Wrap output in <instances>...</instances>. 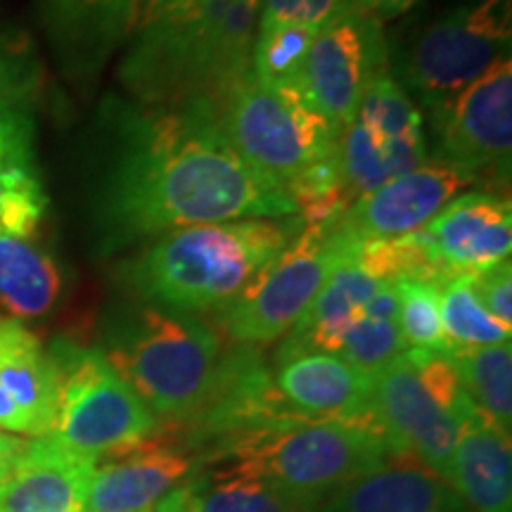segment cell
<instances>
[{"mask_svg": "<svg viewBox=\"0 0 512 512\" xmlns=\"http://www.w3.org/2000/svg\"><path fill=\"white\" fill-rule=\"evenodd\" d=\"M112 126L114 152L95 195L105 252L204 223L299 216L290 192L242 162L207 100L119 105Z\"/></svg>", "mask_w": 512, "mask_h": 512, "instance_id": "obj_1", "label": "cell"}, {"mask_svg": "<svg viewBox=\"0 0 512 512\" xmlns=\"http://www.w3.org/2000/svg\"><path fill=\"white\" fill-rule=\"evenodd\" d=\"M304 226L302 216H287L169 230L121 261L117 278L143 304L223 313Z\"/></svg>", "mask_w": 512, "mask_h": 512, "instance_id": "obj_2", "label": "cell"}, {"mask_svg": "<svg viewBox=\"0 0 512 512\" xmlns=\"http://www.w3.org/2000/svg\"><path fill=\"white\" fill-rule=\"evenodd\" d=\"M259 3L195 0L190 8L136 29L121 81L143 107L211 105L252 67Z\"/></svg>", "mask_w": 512, "mask_h": 512, "instance_id": "obj_3", "label": "cell"}, {"mask_svg": "<svg viewBox=\"0 0 512 512\" xmlns=\"http://www.w3.org/2000/svg\"><path fill=\"white\" fill-rule=\"evenodd\" d=\"M102 354L157 420L183 425L207 399L221 337L207 320L133 304L107 320Z\"/></svg>", "mask_w": 512, "mask_h": 512, "instance_id": "obj_4", "label": "cell"}, {"mask_svg": "<svg viewBox=\"0 0 512 512\" xmlns=\"http://www.w3.org/2000/svg\"><path fill=\"white\" fill-rule=\"evenodd\" d=\"M223 136L249 169L292 195L339 164V136L294 88H273L249 72L214 105Z\"/></svg>", "mask_w": 512, "mask_h": 512, "instance_id": "obj_5", "label": "cell"}, {"mask_svg": "<svg viewBox=\"0 0 512 512\" xmlns=\"http://www.w3.org/2000/svg\"><path fill=\"white\" fill-rule=\"evenodd\" d=\"M211 463L238 465L323 508L339 491L394 460L384 439L370 427L304 420L235 441Z\"/></svg>", "mask_w": 512, "mask_h": 512, "instance_id": "obj_6", "label": "cell"}, {"mask_svg": "<svg viewBox=\"0 0 512 512\" xmlns=\"http://www.w3.org/2000/svg\"><path fill=\"white\" fill-rule=\"evenodd\" d=\"M48 354L57 373V418L50 437L95 460L155 437L159 420L100 347L60 337Z\"/></svg>", "mask_w": 512, "mask_h": 512, "instance_id": "obj_7", "label": "cell"}, {"mask_svg": "<svg viewBox=\"0 0 512 512\" xmlns=\"http://www.w3.org/2000/svg\"><path fill=\"white\" fill-rule=\"evenodd\" d=\"M337 219L306 223L302 233L252 280V285L221 313L235 344H268L285 337L316 299L337 266L358 252Z\"/></svg>", "mask_w": 512, "mask_h": 512, "instance_id": "obj_8", "label": "cell"}, {"mask_svg": "<svg viewBox=\"0 0 512 512\" xmlns=\"http://www.w3.org/2000/svg\"><path fill=\"white\" fill-rule=\"evenodd\" d=\"M510 38L512 0H467L396 53L392 76L403 91L434 107L510 57Z\"/></svg>", "mask_w": 512, "mask_h": 512, "instance_id": "obj_9", "label": "cell"}, {"mask_svg": "<svg viewBox=\"0 0 512 512\" xmlns=\"http://www.w3.org/2000/svg\"><path fill=\"white\" fill-rule=\"evenodd\" d=\"M337 152L349 204L427 162L422 112L392 74L370 81Z\"/></svg>", "mask_w": 512, "mask_h": 512, "instance_id": "obj_10", "label": "cell"}, {"mask_svg": "<svg viewBox=\"0 0 512 512\" xmlns=\"http://www.w3.org/2000/svg\"><path fill=\"white\" fill-rule=\"evenodd\" d=\"M387 67L382 22L349 0L316 31L294 91L342 136L370 81L389 72Z\"/></svg>", "mask_w": 512, "mask_h": 512, "instance_id": "obj_11", "label": "cell"}, {"mask_svg": "<svg viewBox=\"0 0 512 512\" xmlns=\"http://www.w3.org/2000/svg\"><path fill=\"white\" fill-rule=\"evenodd\" d=\"M434 162L470 178H508L512 155V62L489 72L430 107Z\"/></svg>", "mask_w": 512, "mask_h": 512, "instance_id": "obj_12", "label": "cell"}, {"mask_svg": "<svg viewBox=\"0 0 512 512\" xmlns=\"http://www.w3.org/2000/svg\"><path fill=\"white\" fill-rule=\"evenodd\" d=\"M304 420L278 392L259 351L238 344L221 354L207 399L183 422L185 446L195 460L200 453L211 460L235 441Z\"/></svg>", "mask_w": 512, "mask_h": 512, "instance_id": "obj_13", "label": "cell"}, {"mask_svg": "<svg viewBox=\"0 0 512 512\" xmlns=\"http://www.w3.org/2000/svg\"><path fill=\"white\" fill-rule=\"evenodd\" d=\"M373 408L394 463H413L448 482L458 422L441 411L406 354L373 375Z\"/></svg>", "mask_w": 512, "mask_h": 512, "instance_id": "obj_14", "label": "cell"}, {"mask_svg": "<svg viewBox=\"0 0 512 512\" xmlns=\"http://www.w3.org/2000/svg\"><path fill=\"white\" fill-rule=\"evenodd\" d=\"M472 181L444 164H422L358 197L339 216V228L356 242L399 240L425 228Z\"/></svg>", "mask_w": 512, "mask_h": 512, "instance_id": "obj_15", "label": "cell"}, {"mask_svg": "<svg viewBox=\"0 0 512 512\" xmlns=\"http://www.w3.org/2000/svg\"><path fill=\"white\" fill-rule=\"evenodd\" d=\"M415 238L444 273L475 275L510 259L512 209L510 202L494 192H465L453 197Z\"/></svg>", "mask_w": 512, "mask_h": 512, "instance_id": "obj_16", "label": "cell"}, {"mask_svg": "<svg viewBox=\"0 0 512 512\" xmlns=\"http://www.w3.org/2000/svg\"><path fill=\"white\" fill-rule=\"evenodd\" d=\"M273 382L304 418L351 422L380 434L373 408V377L342 356L330 351H278Z\"/></svg>", "mask_w": 512, "mask_h": 512, "instance_id": "obj_17", "label": "cell"}, {"mask_svg": "<svg viewBox=\"0 0 512 512\" xmlns=\"http://www.w3.org/2000/svg\"><path fill=\"white\" fill-rule=\"evenodd\" d=\"M195 470L197 460L188 448L155 434L98 460L86 512H152Z\"/></svg>", "mask_w": 512, "mask_h": 512, "instance_id": "obj_18", "label": "cell"}, {"mask_svg": "<svg viewBox=\"0 0 512 512\" xmlns=\"http://www.w3.org/2000/svg\"><path fill=\"white\" fill-rule=\"evenodd\" d=\"M57 418V373L27 325L0 316V432L48 437Z\"/></svg>", "mask_w": 512, "mask_h": 512, "instance_id": "obj_19", "label": "cell"}, {"mask_svg": "<svg viewBox=\"0 0 512 512\" xmlns=\"http://www.w3.org/2000/svg\"><path fill=\"white\" fill-rule=\"evenodd\" d=\"M98 460L55 437L24 439L5 482L0 512H86Z\"/></svg>", "mask_w": 512, "mask_h": 512, "instance_id": "obj_20", "label": "cell"}, {"mask_svg": "<svg viewBox=\"0 0 512 512\" xmlns=\"http://www.w3.org/2000/svg\"><path fill=\"white\" fill-rule=\"evenodd\" d=\"M448 484L477 512H512L510 432L482 411L460 422Z\"/></svg>", "mask_w": 512, "mask_h": 512, "instance_id": "obj_21", "label": "cell"}, {"mask_svg": "<svg viewBox=\"0 0 512 512\" xmlns=\"http://www.w3.org/2000/svg\"><path fill=\"white\" fill-rule=\"evenodd\" d=\"M392 280H384L356 259V254L337 266L316 299L287 332L278 351H330L335 354L339 339L370 299Z\"/></svg>", "mask_w": 512, "mask_h": 512, "instance_id": "obj_22", "label": "cell"}, {"mask_svg": "<svg viewBox=\"0 0 512 512\" xmlns=\"http://www.w3.org/2000/svg\"><path fill=\"white\" fill-rule=\"evenodd\" d=\"M318 512H470L444 479L413 463H392L358 479Z\"/></svg>", "mask_w": 512, "mask_h": 512, "instance_id": "obj_23", "label": "cell"}, {"mask_svg": "<svg viewBox=\"0 0 512 512\" xmlns=\"http://www.w3.org/2000/svg\"><path fill=\"white\" fill-rule=\"evenodd\" d=\"M57 261L31 238L0 230V309L8 318L36 320L55 311L62 297Z\"/></svg>", "mask_w": 512, "mask_h": 512, "instance_id": "obj_24", "label": "cell"}, {"mask_svg": "<svg viewBox=\"0 0 512 512\" xmlns=\"http://www.w3.org/2000/svg\"><path fill=\"white\" fill-rule=\"evenodd\" d=\"M138 0H46L57 43L81 62H100L133 29Z\"/></svg>", "mask_w": 512, "mask_h": 512, "instance_id": "obj_25", "label": "cell"}, {"mask_svg": "<svg viewBox=\"0 0 512 512\" xmlns=\"http://www.w3.org/2000/svg\"><path fill=\"white\" fill-rule=\"evenodd\" d=\"M195 512H318L302 498L271 479L228 463L226 467L195 470L185 482Z\"/></svg>", "mask_w": 512, "mask_h": 512, "instance_id": "obj_26", "label": "cell"}, {"mask_svg": "<svg viewBox=\"0 0 512 512\" xmlns=\"http://www.w3.org/2000/svg\"><path fill=\"white\" fill-rule=\"evenodd\" d=\"M344 361L373 377L384 366L406 354L399 330V299L394 283H387L363 306L335 351Z\"/></svg>", "mask_w": 512, "mask_h": 512, "instance_id": "obj_27", "label": "cell"}, {"mask_svg": "<svg viewBox=\"0 0 512 512\" xmlns=\"http://www.w3.org/2000/svg\"><path fill=\"white\" fill-rule=\"evenodd\" d=\"M467 396L491 422L510 432L512 422V347L448 349Z\"/></svg>", "mask_w": 512, "mask_h": 512, "instance_id": "obj_28", "label": "cell"}, {"mask_svg": "<svg viewBox=\"0 0 512 512\" xmlns=\"http://www.w3.org/2000/svg\"><path fill=\"white\" fill-rule=\"evenodd\" d=\"M441 328L451 349L494 347L510 342L508 328L494 320L472 290L470 275H456L439 285Z\"/></svg>", "mask_w": 512, "mask_h": 512, "instance_id": "obj_29", "label": "cell"}, {"mask_svg": "<svg viewBox=\"0 0 512 512\" xmlns=\"http://www.w3.org/2000/svg\"><path fill=\"white\" fill-rule=\"evenodd\" d=\"M316 31L299 24L256 29L252 46V74L273 88H294L309 55Z\"/></svg>", "mask_w": 512, "mask_h": 512, "instance_id": "obj_30", "label": "cell"}, {"mask_svg": "<svg viewBox=\"0 0 512 512\" xmlns=\"http://www.w3.org/2000/svg\"><path fill=\"white\" fill-rule=\"evenodd\" d=\"M46 211L48 195L34 159L0 164V230L17 238H34Z\"/></svg>", "mask_w": 512, "mask_h": 512, "instance_id": "obj_31", "label": "cell"}, {"mask_svg": "<svg viewBox=\"0 0 512 512\" xmlns=\"http://www.w3.org/2000/svg\"><path fill=\"white\" fill-rule=\"evenodd\" d=\"M399 299V330L408 349L448 351L439 313V285L427 280H394Z\"/></svg>", "mask_w": 512, "mask_h": 512, "instance_id": "obj_32", "label": "cell"}, {"mask_svg": "<svg viewBox=\"0 0 512 512\" xmlns=\"http://www.w3.org/2000/svg\"><path fill=\"white\" fill-rule=\"evenodd\" d=\"M470 285L484 309L494 316V320L503 328L512 330V266L510 259L501 264L484 268L475 275H470Z\"/></svg>", "mask_w": 512, "mask_h": 512, "instance_id": "obj_33", "label": "cell"}, {"mask_svg": "<svg viewBox=\"0 0 512 512\" xmlns=\"http://www.w3.org/2000/svg\"><path fill=\"white\" fill-rule=\"evenodd\" d=\"M31 136H34V126H31L27 107L0 102V164L34 159Z\"/></svg>", "mask_w": 512, "mask_h": 512, "instance_id": "obj_34", "label": "cell"}, {"mask_svg": "<svg viewBox=\"0 0 512 512\" xmlns=\"http://www.w3.org/2000/svg\"><path fill=\"white\" fill-rule=\"evenodd\" d=\"M31 91V76L22 50L0 41V102L27 107Z\"/></svg>", "mask_w": 512, "mask_h": 512, "instance_id": "obj_35", "label": "cell"}, {"mask_svg": "<svg viewBox=\"0 0 512 512\" xmlns=\"http://www.w3.org/2000/svg\"><path fill=\"white\" fill-rule=\"evenodd\" d=\"M195 0H138L136 3V17H133V29H143L147 24H155L159 19L176 15L190 5Z\"/></svg>", "mask_w": 512, "mask_h": 512, "instance_id": "obj_36", "label": "cell"}, {"mask_svg": "<svg viewBox=\"0 0 512 512\" xmlns=\"http://www.w3.org/2000/svg\"><path fill=\"white\" fill-rule=\"evenodd\" d=\"M302 3L304 0H261V19L256 29H271L280 27V24H292L294 15H297L299 5Z\"/></svg>", "mask_w": 512, "mask_h": 512, "instance_id": "obj_37", "label": "cell"}, {"mask_svg": "<svg viewBox=\"0 0 512 512\" xmlns=\"http://www.w3.org/2000/svg\"><path fill=\"white\" fill-rule=\"evenodd\" d=\"M351 3L356 5L358 10L368 12V15H373L375 19H392L396 15H401V12L411 10L413 5H418L420 0H351Z\"/></svg>", "mask_w": 512, "mask_h": 512, "instance_id": "obj_38", "label": "cell"}, {"mask_svg": "<svg viewBox=\"0 0 512 512\" xmlns=\"http://www.w3.org/2000/svg\"><path fill=\"white\" fill-rule=\"evenodd\" d=\"M22 444H24V439L0 432V498H3V489H5V482H8L10 467H12V463H15Z\"/></svg>", "mask_w": 512, "mask_h": 512, "instance_id": "obj_39", "label": "cell"}, {"mask_svg": "<svg viewBox=\"0 0 512 512\" xmlns=\"http://www.w3.org/2000/svg\"><path fill=\"white\" fill-rule=\"evenodd\" d=\"M152 512H195V508H192L188 489H185V484L178 486L176 491H171V494L166 496L164 501H159V505Z\"/></svg>", "mask_w": 512, "mask_h": 512, "instance_id": "obj_40", "label": "cell"}, {"mask_svg": "<svg viewBox=\"0 0 512 512\" xmlns=\"http://www.w3.org/2000/svg\"><path fill=\"white\" fill-rule=\"evenodd\" d=\"M252 3H261V0H252Z\"/></svg>", "mask_w": 512, "mask_h": 512, "instance_id": "obj_41", "label": "cell"}]
</instances>
